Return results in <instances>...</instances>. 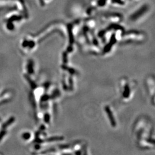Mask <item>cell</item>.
Wrapping results in <instances>:
<instances>
[{
  "label": "cell",
  "instance_id": "cell-1",
  "mask_svg": "<svg viewBox=\"0 0 155 155\" xmlns=\"http://www.w3.org/2000/svg\"><path fill=\"white\" fill-rule=\"evenodd\" d=\"M30 133H23V135H22V138H23V139H24L25 140H28V139L30 138Z\"/></svg>",
  "mask_w": 155,
  "mask_h": 155
}]
</instances>
